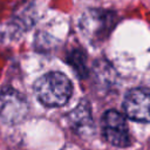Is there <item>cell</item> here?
<instances>
[{
    "label": "cell",
    "instance_id": "cell-5",
    "mask_svg": "<svg viewBox=\"0 0 150 150\" xmlns=\"http://www.w3.org/2000/svg\"><path fill=\"white\" fill-rule=\"evenodd\" d=\"M114 18H110V13L101 12V11H91L88 12L82 18V29L87 36L90 39H98V29L103 36L108 34V28L111 29Z\"/></svg>",
    "mask_w": 150,
    "mask_h": 150
},
{
    "label": "cell",
    "instance_id": "cell-2",
    "mask_svg": "<svg viewBox=\"0 0 150 150\" xmlns=\"http://www.w3.org/2000/svg\"><path fill=\"white\" fill-rule=\"evenodd\" d=\"M28 112L25 97L12 88H5L0 93V118L9 124L21 122Z\"/></svg>",
    "mask_w": 150,
    "mask_h": 150
},
{
    "label": "cell",
    "instance_id": "cell-4",
    "mask_svg": "<svg viewBox=\"0 0 150 150\" xmlns=\"http://www.w3.org/2000/svg\"><path fill=\"white\" fill-rule=\"evenodd\" d=\"M125 115L137 122H150V90L134 88L125 95L123 102Z\"/></svg>",
    "mask_w": 150,
    "mask_h": 150
},
{
    "label": "cell",
    "instance_id": "cell-1",
    "mask_svg": "<svg viewBox=\"0 0 150 150\" xmlns=\"http://www.w3.org/2000/svg\"><path fill=\"white\" fill-rule=\"evenodd\" d=\"M73 86L70 80L62 73H47L34 83L36 98L46 107H61L71 96Z\"/></svg>",
    "mask_w": 150,
    "mask_h": 150
},
{
    "label": "cell",
    "instance_id": "cell-3",
    "mask_svg": "<svg viewBox=\"0 0 150 150\" xmlns=\"http://www.w3.org/2000/svg\"><path fill=\"white\" fill-rule=\"evenodd\" d=\"M102 134L104 138L115 146H127L130 143V136L124 116L117 110H108L103 114Z\"/></svg>",
    "mask_w": 150,
    "mask_h": 150
}]
</instances>
